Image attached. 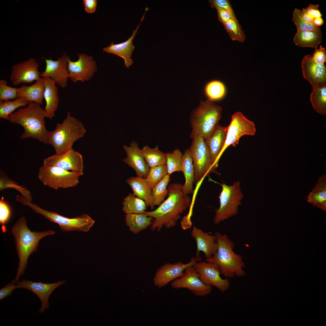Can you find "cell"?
Returning a JSON list of instances; mask_svg holds the SVG:
<instances>
[{
	"mask_svg": "<svg viewBox=\"0 0 326 326\" xmlns=\"http://www.w3.org/2000/svg\"><path fill=\"white\" fill-rule=\"evenodd\" d=\"M45 118L46 112L41 104L30 102L26 107H21L11 114L9 120L11 123L21 125L24 128L21 139L32 138L46 145L49 131L45 126Z\"/></svg>",
	"mask_w": 326,
	"mask_h": 326,
	"instance_id": "obj_2",
	"label": "cell"
},
{
	"mask_svg": "<svg viewBox=\"0 0 326 326\" xmlns=\"http://www.w3.org/2000/svg\"><path fill=\"white\" fill-rule=\"evenodd\" d=\"M141 150L150 168L166 165V153L160 151L158 145L155 148H151L146 145Z\"/></svg>",
	"mask_w": 326,
	"mask_h": 326,
	"instance_id": "obj_34",
	"label": "cell"
},
{
	"mask_svg": "<svg viewBox=\"0 0 326 326\" xmlns=\"http://www.w3.org/2000/svg\"><path fill=\"white\" fill-rule=\"evenodd\" d=\"M8 188H12L20 193L22 196L28 201H32V197L30 191L25 187L21 186L11 180L2 171H0V190L2 191Z\"/></svg>",
	"mask_w": 326,
	"mask_h": 326,
	"instance_id": "obj_38",
	"label": "cell"
},
{
	"mask_svg": "<svg viewBox=\"0 0 326 326\" xmlns=\"http://www.w3.org/2000/svg\"><path fill=\"white\" fill-rule=\"evenodd\" d=\"M185 177L182 191L185 195L193 193V185L194 178V170L192 159L189 149H186L183 154L182 171Z\"/></svg>",
	"mask_w": 326,
	"mask_h": 326,
	"instance_id": "obj_29",
	"label": "cell"
},
{
	"mask_svg": "<svg viewBox=\"0 0 326 326\" xmlns=\"http://www.w3.org/2000/svg\"><path fill=\"white\" fill-rule=\"evenodd\" d=\"M126 181L131 188L135 196L143 200L147 207H149L151 209L154 208L152 203V190L144 178L130 177L126 179Z\"/></svg>",
	"mask_w": 326,
	"mask_h": 326,
	"instance_id": "obj_27",
	"label": "cell"
},
{
	"mask_svg": "<svg viewBox=\"0 0 326 326\" xmlns=\"http://www.w3.org/2000/svg\"><path fill=\"white\" fill-rule=\"evenodd\" d=\"M3 199L2 197L0 200V223L2 225V232L4 233L7 230L5 225L10 218L11 211L9 206Z\"/></svg>",
	"mask_w": 326,
	"mask_h": 326,
	"instance_id": "obj_44",
	"label": "cell"
},
{
	"mask_svg": "<svg viewBox=\"0 0 326 326\" xmlns=\"http://www.w3.org/2000/svg\"><path fill=\"white\" fill-rule=\"evenodd\" d=\"M183 185L174 183L168 185V197L155 210L144 213L154 219L150 226L152 231H160L163 227L169 229L175 227L181 218V215L191 205V199L184 194Z\"/></svg>",
	"mask_w": 326,
	"mask_h": 326,
	"instance_id": "obj_1",
	"label": "cell"
},
{
	"mask_svg": "<svg viewBox=\"0 0 326 326\" xmlns=\"http://www.w3.org/2000/svg\"><path fill=\"white\" fill-rule=\"evenodd\" d=\"M170 176L167 174L152 190V203L154 207L159 206L168 195L167 187L171 180Z\"/></svg>",
	"mask_w": 326,
	"mask_h": 326,
	"instance_id": "obj_36",
	"label": "cell"
},
{
	"mask_svg": "<svg viewBox=\"0 0 326 326\" xmlns=\"http://www.w3.org/2000/svg\"><path fill=\"white\" fill-rule=\"evenodd\" d=\"M148 9L147 7L145 8V13L140 23L136 29L133 30L132 35L126 41L116 44H114L113 42H112L109 46L103 49V51L104 52L114 54L123 58L124 61L125 66L127 68L131 66L133 63L131 56L135 47L133 43V40L138 32L141 23L144 19L145 13Z\"/></svg>",
	"mask_w": 326,
	"mask_h": 326,
	"instance_id": "obj_23",
	"label": "cell"
},
{
	"mask_svg": "<svg viewBox=\"0 0 326 326\" xmlns=\"http://www.w3.org/2000/svg\"><path fill=\"white\" fill-rule=\"evenodd\" d=\"M221 185L222 190L219 197L220 206L214 219L216 225L238 214V206L244 197L239 180L235 181L231 185L224 183Z\"/></svg>",
	"mask_w": 326,
	"mask_h": 326,
	"instance_id": "obj_9",
	"label": "cell"
},
{
	"mask_svg": "<svg viewBox=\"0 0 326 326\" xmlns=\"http://www.w3.org/2000/svg\"><path fill=\"white\" fill-rule=\"evenodd\" d=\"M171 285L174 289H187L195 295L200 297L211 293L212 289V287L202 282L193 266L187 267L183 275L172 281Z\"/></svg>",
	"mask_w": 326,
	"mask_h": 326,
	"instance_id": "obj_12",
	"label": "cell"
},
{
	"mask_svg": "<svg viewBox=\"0 0 326 326\" xmlns=\"http://www.w3.org/2000/svg\"><path fill=\"white\" fill-rule=\"evenodd\" d=\"M68 57L64 54L58 58L56 61L44 59L46 67L44 71L40 73V77H49L61 87L64 88L66 87L69 74L67 69Z\"/></svg>",
	"mask_w": 326,
	"mask_h": 326,
	"instance_id": "obj_19",
	"label": "cell"
},
{
	"mask_svg": "<svg viewBox=\"0 0 326 326\" xmlns=\"http://www.w3.org/2000/svg\"><path fill=\"white\" fill-rule=\"evenodd\" d=\"M18 287L12 282L9 283L0 290V300H2L11 295L13 290Z\"/></svg>",
	"mask_w": 326,
	"mask_h": 326,
	"instance_id": "obj_48",
	"label": "cell"
},
{
	"mask_svg": "<svg viewBox=\"0 0 326 326\" xmlns=\"http://www.w3.org/2000/svg\"><path fill=\"white\" fill-rule=\"evenodd\" d=\"M292 20L298 30L302 31H321L320 27L312 23L305 21L302 19L298 14L295 8L293 12Z\"/></svg>",
	"mask_w": 326,
	"mask_h": 326,
	"instance_id": "obj_42",
	"label": "cell"
},
{
	"mask_svg": "<svg viewBox=\"0 0 326 326\" xmlns=\"http://www.w3.org/2000/svg\"><path fill=\"white\" fill-rule=\"evenodd\" d=\"M79 58L75 62L68 60V78L74 82L89 80L96 72V62L93 57L85 54H78Z\"/></svg>",
	"mask_w": 326,
	"mask_h": 326,
	"instance_id": "obj_14",
	"label": "cell"
},
{
	"mask_svg": "<svg viewBox=\"0 0 326 326\" xmlns=\"http://www.w3.org/2000/svg\"><path fill=\"white\" fill-rule=\"evenodd\" d=\"M43 78L44 85L43 97L46 102L44 109L46 113V118L51 120L55 116L59 105L58 88L56 86L54 81L50 78Z\"/></svg>",
	"mask_w": 326,
	"mask_h": 326,
	"instance_id": "obj_24",
	"label": "cell"
},
{
	"mask_svg": "<svg viewBox=\"0 0 326 326\" xmlns=\"http://www.w3.org/2000/svg\"><path fill=\"white\" fill-rule=\"evenodd\" d=\"M192 237L197 244L196 258L197 261L201 260L200 252H203L206 260L211 258L216 252L217 244L215 235L209 234L207 232L194 226L191 233Z\"/></svg>",
	"mask_w": 326,
	"mask_h": 326,
	"instance_id": "obj_21",
	"label": "cell"
},
{
	"mask_svg": "<svg viewBox=\"0 0 326 326\" xmlns=\"http://www.w3.org/2000/svg\"><path fill=\"white\" fill-rule=\"evenodd\" d=\"M189 148L192 159L194 170L193 184H198L206 176L211 173L218 174L216 169L212 167L211 153L204 139L197 135L193 139Z\"/></svg>",
	"mask_w": 326,
	"mask_h": 326,
	"instance_id": "obj_8",
	"label": "cell"
},
{
	"mask_svg": "<svg viewBox=\"0 0 326 326\" xmlns=\"http://www.w3.org/2000/svg\"><path fill=\"white\" fill-rule=\"evenodd\" d=\"M215 8L218 14V19L223 25L230 19H233L229 13L224 9L218 7Z\"/></svg>",
	"mask_w": 326,
	"mask_h": 326,
	"instance_id": "obj_49",
	"label": "cell"
},
{
	"mask_svg": "<svg viewBox=\"0 0 326 326\" xmlns=\"http://www.w3.org/2000/svg\"><path fill=\"white\" fill-rule=\"evenodd\" d=\"M212 8L218 7L227 11L231 15L233 19L238 21L229 1L228 0H210L208 1Z\"/></svg>",
	"mask_w": 326,
	"mask_h": 326,
	"instance_id": "obj_45",
	"label": "cell"
},
{
	"mask_svg": "<svg viewBox=\"0 0 326 326\" xmlns=\"http://www.w3.org/2000/svg\"><path fill=\"white\" fill-rule=\"evenodd\" d=\"M28 103L22 98H17L13 101H0V118L9 120L10 115L15 110L21 107H24Z\"/></svg>",
	"mask_w": 326,
	"mask_h": 326,
	"instance_id": "obj_39",
	"label": "cell"
},
{
	"mask_svg": "<svg viewBox=\"0 0 326 326\" xmlns=\"http://www.w3.org/2000/svg\"><path fill=\"white\" fill-rule=\"evenodd\" d=\"M222 107L208 100L201 101L198 107L190 115V123L192 131L190 137L197 135L204 139L210 137L214 132L222 117Z\"/></svg>",
	"mask_w": 326,
	"mask_h": 326,
	"instance_id": "obj_6",
	"label": "cell"
},
{
	"mask_svg": "<svg viewBox=\"0 0 326 326\" xmlns=\"http://www.w3.org/2000/svg\"><path fill=\"white\" fill-rule=\"evenodd\" d=\"M167 173L166 165L150 168L146 177V182L152 190Z\"/></svg>",
	"mask_w": 326,
	"mask_h": 326,
	"instance_id": "obj_40",
	"label": "cell"
},
{
	"mask_svg": "<svg viewBox=\"0 0 326 326\" xmlns=\"http://www.w3.org/2000/svg\"><path fill=\"white\" fill-rule=\"evenodd\" d=\"M322 39L321 31H302L297 30L293 40L296 45L301 47L317 48Z\"/></svg>",
	"mask_w": 326,
	"mask_h": 326,
	"instance_id": "obj_31",
	"label": "cell"
},
{
	"mask_svg": "<svg viewBox=\"0 0 326 326\" xmlns=\"http://www.w3.org/2000/svg\"><path fill=\"white\" fill-rule=\"evenodd\" d=\"M227 128V127L222 126L218 123L212 135L205 140L211 153L213 168L224 145L226 138Z\"/></svg>",
	"mask_w": 326,
	"mask_h": 326,
	"instance_id": "obj_25",
	"label": "cell"
},
{
	"mask_svg": "<svg viewBox=\"0 0 326 326\" xmlns=\"http://www.w3.org/2000/svg\"><path fill=\"white\" fill-rule=\"evenodd\" d=\"M97 1V0H83L85 10L89 13H94L96 10Z\"/></svg>",
	"mask_w": 326,
	"mask_h": 326,
	"instance_id": "obj_50",
	"label": "cell"
},
{
	"mask_svg": "<svg viewBox=\"0 0 326 326\" xmlns=\"http://www.w3.org/2000/svg\"><path fill=\"white\" fill-rule=\"evenodd\" d=\"M14 237L19 262L15 279L12 282L16 284L24 272L29 256L37 251L39 241L44 237L54 235L50 230L40 232H32L28 228L25 217L22 216L16 222L11 229Z\"/></svg>",
	"mask_w": 326,
	"mask_h": 326,
	"instance_id": "obj_3",
	"label": "cell"
},
{
	"mask_svg": "<svg viewBox=\"0 0 326 326\" xmlns=\"http://www.w3.org/2000/svg\"><path fill=\"white\" fill-rule=\"evenodd\" d=\"M122 211L125 214L144 213L147 207L145 202L131 193L123 199Z\"/></svg>",
	"mask_w": 326,
	"mask_h": 326,
	"instance_id": "obj_35",
	"label": "cell"
},
{
	"mask_svg": "<svg viewBox=\"0 0 326 326\" xmlns=\"http://www.w3.org/2000/svg\"><path fill=\"white\" fill-rule=\"evenodd\" d=\"M319 5L310 4L304 8L305 11L312 19L313 22L316 18H322V15L318 9Z\"/></svg>",
	"mask_w": 326,
	"mask_h": 326,
	"instance_id": "obj_47",
	"label": "cell"
},
{
	"mask_svg": "<svg viewBox=\"0 0 326 326\" xmlns=\"http://www.w3.org/2000/svg\"><path fill=\"white\" fill-rule=\"evenodd\" d=\"M126 157L123 161L133 168L137 176L145 178L148 173L150 168L146 162L141 149L137 142L133 141L129 146L123 145Z\"/></svg>",
	"mask_w": 326,
	"mask_h": 326,
	"instance_id": "obj_20",
	"label": "cell"
},
{
	"mask_svg": "<svg viewBox=\"0 0 326 326\" xmlns=\"http://www.w3.org/2000/svg\"><path fill=\"white\" fill-rule=\"evenodd\" d=\"M38 66V63L33 58L14 65L12 66L10 79L14 85L38 81L41 78Z\"/></svg>",
	"mask_w": 326,
	"mask_h": 326,
	"instance_id": "obj_17",
	"label": "cell"
},
{
	"mask_svg": "<svg viewBox=\"0 0 326 326\" xmlns=\"http://www.w3.org/2000/svg\"><path fill=\"white\" fill-rule=\"evenodd\" d=\"M166 155L168 174L170 175L174 172L182 171L183 154L180 150L176 149Z\"/></svg>",
	"mask_w": 326,
	"mask_h": 326,
	"instance_id": "obj_37",
	"label": "cell"
},
{
	"mask_svg": "<svg viewBox=\"0 0 326 326\" xmlns=\"http://www.w3.org/2000/svg\"><path fill=\"white\" fill-rule=\"evenodd\" d=\"M307 202L324 211L326 210V174L320 177L307 196Z\"/></svg>",
	"mask_w": 326,
	"mask_h": 326,
	"instance_id": "obj_28",
	"label": "cell"
},
{
	"mask_svg": "<svg viewBox=\"0 0 326 326\" xmlns=\"http://www.w3.org/2000/svg\"><path fill=\"white\" fill-rule=\"evenodd\" d=\"M43 165L55 166L68 171H83L82 156L73 149L62 154H56L45 158Z\"/></svg>",
	"mask_w": 326,
	"mask_h": 326,
	"instance_id": "obj_18",
	"label": "cell"
},
{
	"mask_svg": "<svg viewBox=\"0 0 326 326\" xmlns=\"http://www.w3.org/2000/svg\"><path fill=\"white\" fill-rule=\"evenodd\" d=\"M83 172L68 171L55 166L43 165L39 169L38 178L45 186L56 190L76 186Z\"/></svg>",
	"mask_w": 326,
	"mask_h": 326,
	"instance_id": "obj_10",
	"label": "cell"
},
{
	"mask_svg": "<svg viewBox=\"0 0 326 326\" xmlns=\"http://www.w3.org/2000/svg\"><path fill=\"white\" fill-rule=\"evenodd\" d=\"M86 132L83 124L68 112L62 122L56 125L54 130L48 131V144L53 146L56 154H62L72 149L74 143Z\"/></svg>",
	"mask_w": 326,
	"mask_h": 326,
	"instance_id": "obj_5",
	"label": "cell"
},
{
	"mask_svg": "<svg viewBox=\"0 0 326 326\" xmlns=\"http://www.w3.org/2000/svg\"><path fill=\"white\" fill-rule=\"evenodd\" d=\"M310 100L315 110L323 115L326 113V83L312 87Z\"/></svg>",
	"mask_w": 326,
	"mask_h": 326,
	"instance_id": "obj_33",
	"label": "cell"
},
{
	"mask_svg": "<svg viewBox=\"0 0 326 326\" xmlns=\"http://www.w3.org/2000/svg\"><path fill=\"white\" fill-rule=\"evenodd\" d=\"M44 85L43 78L41 77L30 86L22 85L18 88L17 98H22L28 103L34 102L41 104L43 103Z\"/></svg>",
	"mask_w": 326,
	"mask_h": 326,
	"instance_id": "obj_26",
	"label": "cell"
},
{
	"mask_svg": "<svg viewBox=\"0 0 326 326\" xmlns=\"http://www.w3.org/2000/svg\"><path fill=\"white\" fill-rule=\"evenodd\" d=\"M315 50L312 55V58L316 63L319 64H324L326 62V50L322 46L319 48L315 49Z\"/></svg>",
	"mask_w": 326,
	"mask_h": 326,
	"instance_id": "obj_46",
	"label": "cell"
},
{
	"mask_svg": "<svg viewBox=\"0 0 326 326\" xmlns=\"http://www.w3.org/2000/svg\"><path fill=\"white\" fill-rule=\"evenodd\" d=\"M215 235L217 249L212 257L206 261L216 264L221 274L226 278L245 276L243 269L245 264L242 257L234 251L233 242L225 234L217 232Z\"/></svg>",
	"mask_w": 326,
	"mask_h": 326,
	"instance_id": "obj_4",
	"label": "cell"
},
{
	"mask_svg": "<svg viewBox=\"0 0 326 326\" xmlns=\"http://www.w3.org/2000/svg\"><path fill=\"white\" fill-rule=\"evenodd\" d=\"M197 261L196 257H193L187 263L178 262L165 264L157 270L153 280L154 284L159 288L164 287L182 276L187 267L193 266Z\"/></svg>",
	"mask_w": 326,
	"mask_h": 326,
	"instance_id": "obj_15",
	"label": "cell"
},
{
	"mask_svg": "<svg viewBox=\"0 0 326 326\" xmlns=\"http://www.w3.org/2000/svg\"><path fill=\"white\" fill-rule=\"evenodd\" d=\"M301 67L303 76L312 87L326 83V68L324 64L315 62L312 55H306L303 58Z\"/></svg>",
	"mask_w": 326,
	"mask_h": 326,
	"instance_id": "obj_22",
	"label": "cell"
},
{
	"mask_svg": "<svg viewBox=\"0 0 326 326\" xmlns=\"http://www.w3.org/2000/svg\"><path fill=\"white\" fill-rule=\"evenodd\" d=\"M7 84L6 81L0 80V101L14 100L17 98L18 88L9 87Z\"/></svg>",
	"mask_w": 326,
	"mask_h": 326,
	"instance_id": "obj_43",
	"label": "cell"
},
{
	"mask_svg": "<svg viewBox=\"0 0 326 326\" xmlns=\"http://www.w3.org/2000/svg\"><path fill=\"white\" fill-rule=\"evenodd\" d=\"M203 92L207 100L214 102L220 101L224 98L226 93V88L221 81L213 80L206 84Z\"/></svg>",
	"mask_w": 326,
	"mask_h": 326,
	"instance_id": "obj_32",
	"label": "cell"
},
{
	"mask_svg": "<svg viewBox=\"0 0 326 326\" xmlns=\"http://www.w3.org/2000/svg\"><path fill=\"white\" fill-rule=\"evenodd\" d=\"M229 36L233 40L244 41L245 35L238 21L231 19L223 25Z\"/></svg>",
	"mask_w": 326,
	"mask_h": 326,
	"instance_id": "obj_41",
	"label": "cell"
},
{
	"mask_svg": "<svg viewBox=\"0 0 326 326\" xmlns=\"http://www.w3.org/2000/svg\"><path fill=\"white\" fill-rule=\"evenodd\" d=\"M21 203L30 207L35 213L43 215L51 222L57 223L60 229L64 232L78 231L88 232L95 222L86 214L74 218H69L61 216L57 213L45 210L24 198L22 199Z\"/></svg>",
	"mask_w": 326,
	"mask_h": 326,
	"instance_id": "obj_7",
	"label": "cell"
},
{
	"mask_svg": "<svg viewBox=\"0 0 326 326\" xmlns=\"http://www.w3.org/2000/svg\"><path fill=\"white\" fill-rule=\"evenodd\" d=\"M193 267L199 274L202 282L206 285L213 286L224 292L230 287V282L227 279H223L218 266L208 261H197Z\"/></svg>",
	"mask_w": 326,
	"mask_h": 326,
	"instance_id": "obj_13",
	"label": "cell"
},
{
	"mask_svg": "<svg viewBox=\"0 0 326 326\" xmlns=\"http://www.w3.org/2000/svg\"><path fill=\"white\" fill-rule=\"evenodd\" d=\"M227 128L224 145L213 166L215 169L218 166L221 156L229 146L232 145L236 147L241 136L254 135L256 131L254 123L245 117L240 112H237L232 115L231 122Z\"/></svg>",
	"mask_w": 326,
	"mask_h": 326,
	"instance_id": "obj_11",
	"label": "cell"
},
{
	"mask_svg": "<svg viewBox=\"0 0 326 326\" xmlns=\"http://www.w3.org/2000/svg\"><path fill=\"white\" fill-rule=\"evenodd\" d=\"M154 219L144 213L125 214V221L129 231L137 234L151 225Z\"/></svg>",
	"mask_w": 326,
	"mask_h": 326,
	"instance_id": "obj_30",
	"label": "cell"
},
{
	"mask_svg": "<svg viewBox=\"0 0 326 326\" xmlns=\"http://www.w3.org/2000/svg\"><path fill=\"white\" fill-rule=\"evenodd\" d=\"M62 280L53 283H44L40 281L34 282L31 280L23 279L18 281L16 285L18 288L27 289L36 294L41 302L42 305L38 312L43 313L50 307L48 299L51 294L57 287L66 283Z\"/></svg>",
	"mask_w": 326,
	"mask_h": 326,
	"instance_id": "obj_16",
	"label": "cell"
}]
</instances>
